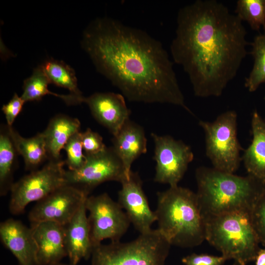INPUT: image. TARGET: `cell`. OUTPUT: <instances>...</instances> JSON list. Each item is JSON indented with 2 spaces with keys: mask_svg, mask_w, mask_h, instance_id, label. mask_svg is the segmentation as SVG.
I'll return each instance as SVG.
<instances>
[{
  "mask_svg": "<svg viewBox=\"0 0 265 265\" xmlns=\"http://www.w3.org/2000/svg\"><path fill=\"white\" fill-rule=\"evenodd\" d=\"M226 260L223 256L193 253L183 258L182 262L186 265H223Z\"/></svg>",
  "mask_w": 265,
  "mask_h": 265,
  "instance_id": "f546056e",
  "label": "cell"
},
{
  "mask_svg": "<svg viewBox=\"0 0 265 265\" xmlns=\"http://www.w3.org/2000/svg\"><path fill=\"white\" fill-rule=\"evenodd\" d=\"M171 244L157 229L131 241L94 246L90 265H164Z\"/></svg>",
  "mask_w": 265,
  "mask_h": 265,
  "instance_id": "8992f818",
  "label": "cell"
},
{
  "mask_svg": "<svg viewBox=\"0 0 265 265\" xmlns=\"http://www.w3.org/2000/svg\"><path fill=\"white\" fill-rule=\"evenodd\" d=\"M53 265H74V264H71V263H69V264H66L61 263L60 262V263H57V264Z\"/></svg>",
  "mask_w": 265,
  "mask_h": 265,
  "instance_id": "d6a6232c",
  "label": "cell"
},
{
  "mask_svg": "<svg viewBox=\"0 0 265 265\" xmlns=\"http://www.w3.org/2000/svg\"><path fill=\"white\" fill-rule=\"evenodd\" d=\"M51 83L41 65L34 69L32 75L26 79L23 86V93L21 96L25 101H39L46 95H52L63 100L68 105L84 103V97L80 98L70 94L60 95L50 91L48 85Z\"/></svg>",
  "mask_w": 265,
  "mask_h": 265,
  "instance_id": "7402d4cb",
  "label": "cell"
},
{
  "mask_svg": "<svg viewBox=\"0 0 265 265\" xmlns=\"http://www.w3.org/2000/svg\"><path fill=\"white\" fill-rule=\"evenodd\" d=\"M205 133L206 154L214 169L234 173L238 168L242 149L237 137V114L228 110L213 122L200 121Z\"/></svg>",
  "mask_w": 265,
  "mask_h": 265,
  "instance_id": "52a82bcc",
  "label": "cell"
},
{
  "mask_svg": "<svg viewBox=\"0 0 265 265\" xmlns=\"http://www.w3.org/2000/svg\"><path fill=\"white\" fill-rule=\"evenodd\" d=\"M121 185L118 203L140 234L150 232L152 230V225L157 221V216L150 209L139 176L132 171L130 178Z\"/></svg>",
  "mask_w": 265,
  "mask_h": 265,
  "instance_id": "4fadbf2b",
  "label": "cell"
},
{
  "mask_svg": "<svg viewBox=\"0 0 265 265\" xmlns=\"http://www.w3.org/2000/svg\"><path fill=\"white\" fill-rule=\"evenodd\" d=\"M81 43L97 71L129 101L172 104L192 113L167 52L144 31L98 18L85 29Z\"/></svg>",
  "mask_w": 265,
  "mask_h": 265,
  "instance_id": "6da1fadb",
  "label": "cell"
},
{
  "mask_svg": "<svg viewBox=\"0 0 265 265\" xmlns=\"http://www.w3.org/2000/svg\"><path fill=\"white\" fill-rule=\"evenodd\" d=\"M51 83L67 89L70 94L83 98L78 86L75 72L62 61L51 58L41 65Z\"/></svg>",
  "mask_w": 265,
  "mask_h": 265,
  "instance_id": "cb8c5ba5",
  "label": "cell"
},
{
  "mask_svg": "<svg viewBox=\"0 0 265 265\" xmlns=\"http://www.w3.org/2000/svg\"><path fill=\"white\" fill-rule=\"evenodd\" d=\"M84 103L88 105L95 119L113 136L130 119L131 111L122 94L95 93L85 98Z\"/></svg>",
  "mask_w": 265,
  "mask_h": 265,
  "instance_id": "5bb4252c",
  "label": "cell"
},
{
  "mask_svg": "<svg viewBox=\"0 0 265 265\" xmlns=\"http://www.w3.org/2000/svg\"><path fill=\"white\" fill-rule=\"evenodd\" d=\"M79 187L65 185L37 202L28 214L31 225L50 221L65 226L88 196Z\"/></svg>",
  "mask_w": 265,
  "mask_h": 265,
  "instance_id": "7c38bea8",
  "label": "cell"
},
{
  "mask_svg": "<svg viewBox=\"0 0 265 265\" xmlns=\"http://www.w3.org/2000/svg\"><path fill=\"white\" fill-rule=\"evenodd\" d=\"M251 214L235 212L203 216L205 239L233 265H246L255 260L260 248Z\"/></svg>",
  "mask_w": 265,
  "mask_h": 265,
  "instance_id": "5b68a950",
  "label": "cell"
},
{
  "mask_svg": "<svg viewBox=\"0 0 265 265\" xmlns=\"http://www.w3.org/2000/svg\"><path fill=\"white\" fill-rule=\"evenodd\" d=\"M80 123L77 118L58 114L49 122L42 132L49 160H60V152L69 139L80 132Z\"/></svg>",
  "mask_w": 265,
  "mask_h": 265,
  "instance_id": "ffe728a7",
  "label": "cell"
},
{
  "mask_svg": "<svg viewBox=\"0 0 265 265\" xmlns=\"http://www.w3.org/2000/svg\"><path fill=\"white\" fill-rule=\"evenodd\" d=\"M86 212L85 201L71 220L64 226L67 256L70 263L74 265H77L82 259L90 258L93 248Z\"/></svg>",
  "mask_w": 265,
  "mask_h": 265,
  "instance_id": "e0dca14e",
  "label": "cell"
},
{
  "mask_svg": "<svg viewBox=\"0 0 265 265\" xmlns=\"http://www.w3.org/2000/svg\"><path fill=\"white\" fill-rule=\"evenodd\" d=\"M85 207L89 212L88 219L93 247L106 239L120 241L131 223L119 204L106 193L88 196Z\"/></svg>",
  "mask_w": 265,
  "mask_h": 265,
  "instance_id": "9c48e42d",
  "label": "cell"
},
{
  "mask_svg": "<svg viewBox=\"0 0 265 265\" xmlns=\"http://www.w3.org/2000/svg\"><path fill=\"white\" fill-rule=\"evenodd\" d=\"M0 238L20 265H37V249L31 227L9 218L0 224Z\"/></svg>",
  "mask_w": 265,
  "mask_h": 265,
  "instance_id": "9a60e30c",
  "label": "cell"
},
{
  "mask_svg": "<svg viewBox=\"0 0 265 265\" xmlns=\"http://www.w3.org/2000/svg\"><path fill=\"white\" fill-rule=\"evenodd\" d=\"M251 220L260 242L265 246V191L251 213Z\"/></svg>",
  "mask_w": 265,
  "mask_h": 265,
  "instance_id": "83f0119b",
  "label": "cell"
},
{
  "mask_svg": "<svg viewBox=\"0 0 265 265\" xmlns=\"http://www.w3.org/2000/svg\"><path fill=\"white\" fill-rule=\"evenodd\" d=\"M252 139L241 157L248 173L265 184V120L257 110L251 120Z\"/></svg>",
  "mask_w": 265,
  "mask_h": 265,
  "instance_id": "d6986e66",
  "label": "cell"
},
{
  "mask_svg": "<svg viewBox=\"0 0 265 265\" xmlns=\"http://www.w3.org/2000/svg\"><path fill=\"white\" fill-rule=\"evenodd\" d=\"M30 227L37 246V265H53L67 256L64 226L45 221Z\"/></svg>",
  "mask_w": 265,
  "mask_h": 265,
  "instance_id": "2e32d148",
  "label": "cell"
},
{
  "mask_svg": "<svg viewBox=\"0 0 265 265\" xmlns=\"http://www.w3.org/2000/svg\"><path fill=\"white\" fill-rule=\"evenodd\" d=\"M195 177L203 216L235 212L251 214L265 191V184L249 174L242 177L201 166L197 168Z\"/></svg>",
  "mask_w": 265,
  "mask_h": 265,
  "instance_id": "3957f363",
  "label": "cell"
},
{
  "mask_svg": "<svg viewBox=\"0 0 265 265\" xmlns=\"http://www.w3.org/2000/svg\"><path fill=\"white\" fill-rule=\"evenodd\" d=\"M63 149L66 151L67 159L65 163L68 170L75 171L81 168L85 161L82 153L81 132H78L73 134L68 140Z\"/></svg>",
  "mask_w": 265,
  "mask_h": 265,
  "instance_id": "4316f807",
  "label": "cell"
},
{
  "mask_svg": "<svg viewBox=\"0 0 265 265\" xmlns=\"http://www.w3.org/2000/svg\"><path fill=\"white\" fill-rule=\"evenodd\" d=\"M250 54L254 59L252 69L245 78L244 86L250 92L265 83V32L256 35L251 43Z\"/></svg>",
  "mask_w": 265,
  "mask_h": 265,
  "instance_id": "d4e9b609",
  "label": "cell"
},
{
  "mask_svg": "<svg viewBox=\"0 0 265 265\" xmlns=\"http://www.w3.org/2000/svg\"><path fill=\"white\" fill-rule=\"evenodd\" d=\"M158 231L171 245L193 247L205 240V222L196 193L178 186L157 193Z\"/></svg>",
  "mask_w": 265,
  "mask_h": 265,
  "instance_id": "277c9868",
  "label": "cell"
},
{
  "mask_svg": "<svg viewBox=\"0 0 265 265\" xmlns=\"http://www.w3.org/2000/svg\"><path fill=\"white\" fill-rule=\"evenodd\" d=\"M112 146L130 176L133 162L147 152V139L143 128L128 120L113 136Z\"/></svg>",
  "mask_w": 265,
  "mask_h": 265,
  "instance_id": "ac0fdd59",
  "label": "cell"
},
{
  "mask_svg": "<svg viewBox=\"0 0 265 265\" xmlns=\"http://www.w3.org/2000/svg\"><path fill=\"white\" fill-rule=\"evenodd\" d=\"M264 99H265V97H264Z\"/></svg>",
  "mask_w": 265,
  "mask_h": 265,
  "instance_id": "836d02e7",
  "label": "cell"
},
{
  "mask_svg": "<svg viewBox=\"0 0 265 265\" xmlns=\"http://www.w3.org/2000/svg\"><path fill=\"white\" fill-rule=\"evenodd\" d=\"M9 134L18 154L24 160L26 170H33L48 159L46 142L43 133L30 138L22 137L12 127L7 125Z\"/></svg>",
  "mask_w": 265,
  "mask_h": 265,
  "instance_id": "44dd1931",
  "label": "cell"
},
{
  "mask_svg": "<svg viewBox=\"0 0 265 265\" xmlns=\"http://www.w3.org/2000/svg\"><path fill=\"white\" fill-rule=\"evenodd\" d=\"M151 136L155 144L154 159L156 162L154 181L168 184L170 186H178L193 159L191 148L169 135L152 133Z\"/></svg>",
  "mask_w": 265,
  "mask_h": 265,
  "instance_id": "8fae6325",
  "label": "cell"
},
{
  "mask_svg": "<svg viewBox=\"0 0 265 265\" xmlns=\"http://www.w3.org/2000/svg\"><path fill=\"white\" fill-rule=\"evenodd\" d=\"M235 11L252 29L259 31L263 27L265 32V0H238Z\"/></svg>",
  "mask_w": 265,
  "mask_h": 265,
  "instance_id": "484cf974",
  "label": "cell"
},
{
  "mask_svg": "<svg viewBox=\"0 0 265 265\" xmlns=\"http://www.w3.org/2000/svg\"><path fill=\"white\" fill-rule=\"evenodd\" d=\"M84 156L85 163L81 168L66 170V185L79 187L89 193L103 183L116 181L121 184L130 178L113 147H106L101 152L84 154Z\"/></svg>",
  "mask_w": 265,
  "mask_h": 265,
  "instance_id": "30bf717a",
  "label": "cell"
},
{
  "mask_svg": "<svg viewBox=\"0 0 265 265\" xmlns=\"http://www.w3.org/2000/svg\"><path fill=\"white\" fill-rule=\"evenodd\" d=\"M246 34L242 22L216 0H197L179 10L170 52L196 96L222 95L248 53Z\"/></svg>",
  "mask_w": 265,
  "mask_h": 265,
  "instance_id": "7a4b0ae2",
  "label": "cell"
},
{
  "mask_svg": "<svg viewBox=\"0 0 265 265\" xmlns=\"http://www.w3.org/2000/svg\"><path fill=\"white\" fill-rule=\"evenodd\" d=\"M18 154L9 134L7 125L0 129V192L6 194L13 185L12 174Z\"/></svg>",
  "mask_w": 265,
  "mask_h": 265,
  "instance_id": "603a6c76",
  "label": "cell"
},
{
  "mask_svg": "<svg viewBox=\"0 0 265 265\" xmlns=\"http://www.w3.org/2000/svg\"><path fill=\"white\" fill-rule=\"evenodd\" d=\"M255 265H265V246L260 248L255 258Z\"/></svg>",
  "mask_w": 265,
  "mask_h": 265,
  "instance_id": "1f68e13d",
  "label": "cell"
},
{
  "mask_svg": "<svg viewBox=\"0 0 265 265\" xmlns=\"http://www.w3.org/2000/svg\"><path fill=\"white\" fill-rule=\"evenodd\" d=\"M64 164L61 159L49 160L41 169L32 171L13 183L10 189V212L21 214L29 203L40 201L65 185Z\"/></svg>",
  "mask_w": 265,
  "mask_h": 265,
  "instance_id": "ba28073f",
  "label": "cell"
},
{
  "mask_svg": "<svg viewBox=\"0 0 265 265\" xmlns=\"http://www.w3.org/2000/svg\"><path fill=\"white\" fill-rule=\"evenodd\" d=\"M81 141L85 154H97L106 148L102 136L90 128H87L84 132H81Z\"/></svg>",
  "mask_w": 265,
  "mask_h": 265,
  "instance_id": "f1b7e54d",
  "label": "cell"
},
{
  "mask_svg": "<svg viewBox=\"0 0 265 265\" xmlns=\"http://www.w3.org/2000/svg\"><path fill=\"white\" fill-rule=\"evenodd\" d=\"M25 103L21 97L15 93L9 102L2 106L1 110L5 115L8 126L12 127L16 118L22 110Z\"/></svg>",
  "mask_w": 265,
  "mask_h": 265,
  "instance_id": "4dcf8cb0",
  "label": "cell"
}]
</instances>
